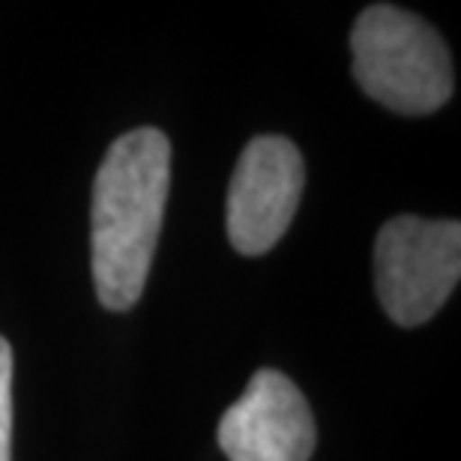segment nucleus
I'll use <instances>...</instances> for the list:
<instances>
[{
  "mask_svg": "<svg viewBox=\"0 0 461 461\" xmlns=\"http://www.w3.org/2000/svg\"><path fill=\"white\" fill-rule=\"evenodd\" d=\"M171 183V144L159 129H129L108 147L94 180L90 252L105 309L126 312L144 294Z\"/></svg>",
  "mask_w": 461,
  "mask_h": 461,
  "instance_id": "obj_1",
  "label": "nucleus"
},
{
  "mask_svg": "<svg viewBox=\"0 0 461 461\" xmlns=\"http://www.w3.org/2000/svg\"><path fill=\"white\" fill-rule=\"evenodd\" d=\"M350 54L363 94L395 114H431L456 90L447 42L429 22L402 6L363 9L350 31Z\"/></svg>",
  "mask_w": 461,
  "mask_h": 461,
  "instance_id": "obj_2",
  "label": "nucleus"
},
{
  "mask_svg": "<svg viewBox=\"0 0 461 461\" xmlns=\"http://www.w3.org/2000/svg\"><path fill=\"white\" fill-rule=\"evenodd\" d=\"M461 276L456 219L395 216L375 240V291L399 327H420L444 309Z\"/></svg>",
  "mask_w": 461,
  "mask_h": 461,
  "instance_id": "obj_3",
  "label": "nucleus"
},
{
  "mask_svg": "<svg viewBox=\"0 0 461 461\" xmlns=\"http://www.w3.org/2000/svg\"><path fill=\"white\" fill-rule=\"evenodd\" d=\"M306 186V165L291 138L258 135L240 153L228 186V240L240 255L261 258L285 237Z\"/></svg>",
  "mask_w": 461,
  "mask_h": 461,
  "instance_id": "obj_4",
  "label": "nucleus"
},
{
  "mask_svg": "<svg viewBox=\"0 0 461 461\" xmlns=\"http://www.w3.org/2000/svg\"><path fill=\"white\" fill-rule=\"evenodd\" d=\"M216 438L228 461H309L318 429L300 386L276 368H258L222 413Z\"/></svg>",
  "mask_w": 461,
  "mask_h": 461,
  "instance_id": "obj_5",
  "label": "nucleus"
},
{
  "mask_svg": "<svg viewBox=\"0 0 461 461\" xmlns=\"http://www.w3.org/2000/svg\"><path fill=\"white\" fill-rule=\"evenodd\" d=\"M0 461H13V348L0 336Z\"/></svg>",
  "mask_w": 461,
  "mask_h": 461,
  "instance_id": "obj_6",
  "label": "nucleus"
}]
</instances>
